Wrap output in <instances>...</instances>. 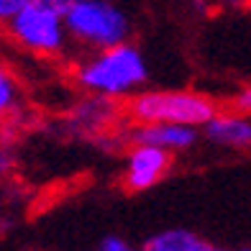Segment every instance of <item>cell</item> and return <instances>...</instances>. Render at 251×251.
<instances>
[{
  "label": "cell",
  "mask_w": 251,
  "mask_h": 251,
  "mask_svg": "<svg viewBox=\"0 0 251 251\" xmlns=\"http://www.w3.org/2000/svg\"><path fill=\"white\" fill-rule=\"evenodd\" d=\"M13 167H16V156H13V151H10L8 146L0 144V179L8 177L10 172H13Z\"/></svg>",
  "instance_id": "4fadbf2b"
},
{
  "label": "cell",
  "mask_w": 251,
  "mask_h": 251,
  "mask_svg": "<svg viewBox=\"0 0 251 251\" xmlns=\"http://www.w3.org/2000/svg\"><path fill=\"white\" fill-rule=\"evenodd\" d=\"M141 249L144 251H223L213 241L198 236L195 231H187V228H167V231H159L151 238H146V244Z\"/></svg>",
  "instance_id": "ba28073f"
},
{
  "label": "cell",
  "mask_w": 251,
  "mask_h": 251,
  "mask_svg": "<svg viewBox=\"0 0 251 251\" xmlns=\"http://www.w3.org/2000/svg\"><path fill=\"white\" fill-rule=\"evenodd\" d=\"M95 251H139L131 241H126L123 236H116V233H110V236H105L102 241L95 246Z\"/></svg>",
  "instance_id": "8fae6325"
},
{
  "label": "cell",
  "mask_w": 251,
  "mask_h": 251,
  "mask_svg": "<svg viewBox=\"0 0 251 251\" xmlns=\"http://www.w3.org/2000/svg\"><path fill=\"white\" fill-rule=\"evenodd\" d=\"M26 0H0V26H8L21 10H24Z\"/></svg>",
  "instance_id": "7c38bea8"
},
{
  "label": "cell",
  "mask_w": 251,
  "mask_h": 251,
  "mask_svg": "<svg viewBox=\"0 0 251 251\" xmlns=\"http://www.w3.org/2000/svg\"><path fill=\"white\" fill-rule=\"evenodd\" d=\"M149 79V64L136 44H121L105 51L90 54L75 67V82L87 95L118 100L136 98Z\"/></svg>",
  "instance_id": "6da1fadb"
},
{
  "label": "cell",
  "mask_w": 251,
  "mask_h": 251,
  "mask_svg": "<svg viewBox=\"0 0 251 251\" xmlns=\"http://www.w3.org/2000/svg\"><path fill=\"white\" fill-rule=\"evenodd\" d=\"M113 110H116L113 100L90 95L82 105L72 110V118L77 121V126H82V128H95V126H102L113 116Z\"/></svg>",
  "instance_id": "9c48e42d"
},
{
  "label": "cell",
  "mask_w": 251,
  "mask_h": 251,
  "mask_svg": "<svg viewBox=\"0 0 251 251\" xmlns=\"http://www.w3.org/2000/svg\"><path fill=\"white\" fill-rule=\"evenodd\" d=\"M128 116L136 126H190L202 131L215 116V100L195 90H141L128 100Z\"/></svg>",
  "instance_id": "3957f363"
},
{
  "label": "cell",
  "mask_w": 251,
  "mask_h": 251,
  "mask_svg": "<svg viewBox=\"0 0 251 251\" xmlns=\"http://www.w3.org/2000/svg\"><path fill=\"white\" fill-rule=\"evenodd\" d=\"M64 5L67 0H26L24 10L5 26V33L31 54L62 56L70 47Z\"/></svg>",
  "instance_id": "277c9868"
},
{
  "label": "cell",
  "mask_w": 251,
  "mask_h": 251,
  "mask_svg": "<svg viewBox=\"0 0 251 251\" xmlns=\"http://www.w3.org/2000/svg\"><path fill=\"white\" fill-rule=\"evenodd\" d=\"M200 131L190 128V126H133L131 131V141L133 144H144V146H154L162 149L169 156L175 154H185L190 149H195V144L200 141Z\"/></svg>",
  "instance_id": "8992f818"
},
{
  "label": "cell",
  "mask_w": 251,
  "mask_h": 251,
  "mask_svg": "<svg viewBox=\"0 0 251 251\" xmlns=\"http://www.w3.org/2000/svg\"><path fill=\"white\" fill-rule=\"evenodd\" d=\"M64 28L75 47L98 54L128 44L133 36V18L123 5L110 0H67Z\"/></svg>",
  "instance_id": "7a4b0ae2"
},
{
  "label": "cell",
  "mask_w": 251,
  "mask_h": 251,
  "mask_svg": "<svg viewBox=\"0 0 251 251\" xmlns=\"http://www.w3.org/2000/svg\"><path fill=\"white\" fill-rule=\"evenodd\" d=\"M233 251H251V246H241V249H233Z\"/></svg>",
  "instance_id": "9a60e30c"
},
{
  "label": "cell",
  "mask_w": 251,
  "mask_h": 251,
  "mask_svg": "<svg viewBox=\"0 0 251 251\" xmlns=\"http://www.w3.org/2000/svg\"><path fill=\"white\" fill-rule=\"evenodd\" d=\"M169 167H172V156L167 151L144 144H133L131 151L126 154V164H123V187L128 192L151 190L167 177Z\"/></svg>",
  "instance_id": "5b68a950"
},
{
  "label": "cell",
  "mask_w": 251,
  "mask_h": 251,
  "mask_svg": "<svg viewBox=\"0 0 251 251\" xmlns=\"http://www.w3.org/2000/svg\"><path fill=\"white\" fill-rule=\"evenodd\" d=\"M233 105L238 113H246V116H251V85L238 90V95L233 98Z\"/></svg>",
  "instance_id": "5bb4252c"
},
{
  "label": "cell",
  "mask_w": 251,
  "mask_h": 251,
  "mask_svg": "<svg viewBox=\"0 0 251 251\" xmlns=\"http://www.w3.org/2000/svg\"><path fill=\"white\" fill-rule=\"evenodd\" d=\"M205 141L223 149H241L251 151V116L238 110H218L205 128L200 131Z\"/></svg>",
  "instance_id": "52a82bcc"
},
{
  "label": "cell",
  "mask_w": 251,
  "mask_h": 251,
  "mask_svg": "<svg viewBox=\"0 0 251 251\" xmlns=\"http://www.w3.org/2000/svg\"><path fill=\"white\" fill-rule=\"evenodd\" d=\"M18 100H21V90H18L16 77L3 62H0V121L8 118L10 113H16Z\"/></svg>",
  "instance_id": "30bf717a"
}]
</instances>
